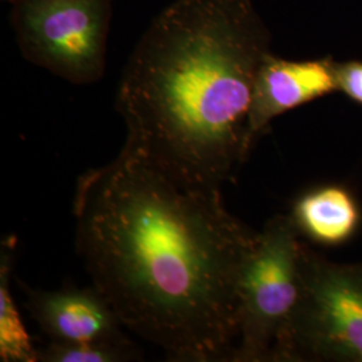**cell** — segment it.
<instances>
[{"instance_id":"obj_1","label":"cell","mask_w":362,"mask_h":362,"mask_svg":"<svg viewBox=\"0 0 362 362\" xmlns=\"http://www.w3.org/2000/svg\"><path fill=\"white\" fill-rule=\"evenodd\" d=\"M78 254L134 334L175 362H231L239 281L258 231L221 188L176 176L128 144L79 176Z\"/></svg>"},{"instance_id":"obj_2","label":"cell","mask_w":362,"mask_h":362,"mask_svg":"<svg viewBox=\"0 0 362 362\" xmlns=\"http://www.w3.org/2000/svg\"><path fill=\"white\" fill-rule=\"evenodd\" d=\"M272 35L252 0H175L136 45L117 91L125 144L221 188L252 153L250 106Z\"/></svg>"},{"instance_id":"obj_3","label":"cell","mask_w":362,"mask_h":362,"mask_svg":"<svg viewBox=\"0 0 362 362\" xmlns=\"http://www.w3.org/2000/svg\"><path fill=\"white\" fill-rule=\"evenodd\" d=\"M272 362H362V260L334 262L303 242L299 297Z\"/></svg>"},{"instance_id":"obj_4","label":"cell","mask_w":362,"mask_h":362,"mask_svg":"<svg viewBox=\"0 0 362 362\" xmlns=\"http://www.w3.org/2000/svg\"><path fill=\"white\" fill-rule=\"evenodd\" d=\"M303 239L288 214L258 231L239 281V336L231 362H272L297 305Z\"/></svg>"},{"instance_id":"obj_5","label":"cell","mask_w":362,"mask_h":362,"mask_svg":"<svg viewBox=\"0 0 362 362\" xmlns=\"http://www.w3.org/2000/svg\"><path fill=\"white\" fill-rule=\"evenodd\" d=\"M112 0H13V26L28 62L74 85L104 77Z\"/></svg>"},{"instance_id":"obj_6","label":"cell","mask_w":362,"mask_h":362,"mask_svg":"<svg viewBox=\"0 0 362 362\" xmlns=\"http://www.w3.org/2000/svg\"><path fill=\"white\" fill-rule=\"evenodd\" d=\"M332 57L290 61L269 52L259 66L250 106L248 137L252 148L272 121L302 105L338 91Z\"/></svg>"},{"instance_id":"obj_7","label":"cell","mask_w":362,"mask_h":362,"mask_svg":"<svg viewBox=\"0 0 362 362\" xmlns=\"http://www.w3.org/2000/svg\"><path fill=\"white\" fill-rule=\"evenodd\" d=\"M26 308L52 341L66 344L117 342L129 339L116 311L95 287L65 286L40 290L23 285Z\"/></svg>"},{"instance_id":"obj_8","label":"cell","mask_w":362,"mask_h":362,"mask_svg":"<svg viewBox=\"0 0 362 362\" xmlns=\"http://www.w3.org/2000/svg\"><path fill=\"white\" fill-rule=\"evenodd\" d=\"M288 215L300 238L321 248L348 245L362 227L361 203L351 188L341 182L306 188L293 200Z\"/></svg>"},{"instance_id":"obj_9","label":"cell","mask_w":362,"mask_h":362,"mask_svg":"<svg viewBox=\"0 0 362 362\" xmlns=\"http://www.w3.org/2000/svg\"><path fill=\"white\" fill-rule=\"evenodd\" d=\"M15 239H8L1 248V360L3 361H38L37 351L28 341L8 290V279L15 251Z\"/></svg>"},{"instance_id":"obj_10","label":"cell","mask_w":362,"mask_h":362,"mask_svg":"<svg viewBox=\"0 0 362 362\" xmlns=\"http://www.w3.org/2000/svg\"><path fill=\"white\" fill-rule=\"evenodd\" d=\"M143 354L130 341L66 344L50 341L37 351L42 362H128L141 360Z\"/></svg>"},{"instance_id":"obj_11","label":"cell","mask_w":362,"mask_h":362,"mask_svg":"<svg viewBox=\"0 0 362 362\" xmlns=\"http://www.w3.org/2000/svg\"><path fill=\"white\" fill-rule=\"evenodd\" d=\"M338 91H342L353 103L362 105V61L337 62Z\"/></svg>"}]
</instances>
